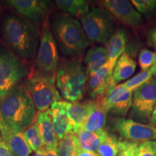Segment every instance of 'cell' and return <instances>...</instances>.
<instances>
[{
	"instance_id": "cell-8",
	"label": "cell",
	"mask_w": 156,
	"mask_h": 156,
	"mask_svg": "<svg viewBox=\"0 0 156 156\" xmlns=\"http://www.w3.org/2000/svg\"><path fill=\"white\" fill-rule=\"evenodd\" d=\"M47 17L42 25L40 45L33 69L44 74H56L58 69L57 44L51 29Z\"/></svg>"
},
{
	"instance_id": "cell-17",
	"label": "cell",
	"mask_w": 156,
	"mask_h": 156,
	"mask_svg": "<svg viewBox=\"0 0 156 156\" xmlns=\"http://www.w3.org/2000/svg\"><path fill=\"white\" fill-rule=\"evenodd\" d=\"M48 110L51 118L52 126L58 140H62L68 134H73V126L62 101L54 103Z\"/></svg>"
},
{
	"instance_id": "cell-23",
	"label": "cell",
	"mask_w": 156,
	"mask_h": 156,
	"mask_svg": "<svg viewBox=\"0 0 156 156\" xmlns=\"http://www.w3.org/2000/svg\"><path fill=\"white\" fill-rule=\"evenodd\" d=\"M108 58L106 48L94 46L87 51L85 57L87 77H90L103 66L108 63Z\"/></svg>"
},
{
	"instance_id": "cell-7",
	"label": "cell",
	"mask_w": 156,
	"mask_h": 156,
	"mask_svg": "<svg viewBox=\"0 0 156 156\" xmlns=\"http://www.w3.org/2000/svg\"><path fill=\"white\" fill-rule=\"evenodd\" d=\"M80 19L85 36L91 42L106 44L116 30L114 18L103 7H93Z\"/></svg>"
},
{
	"instance_id": "cell-3",
	"label": "cell",
	"mask_w": 156,
	"mask_h": 156,
	"mask_svg": "<svg viewBox=\"0 0 156 156\" xmlns=\"http://www.w3.org/2000/svg\"><path fill=\"white\" fill-rule=\"evenodd\" d=\"M51 28L56 44L64 55H80L89 46L80 23L69 15H56Z\"/></svg>"
},
{
	"instance_id": "cell-2",
	"label": "cell",
	"mask_w": 156,
	"mask_h": 156,
	"mask_svg": "<svg viewBox=\"0 0 156 156\" xmlns=\"http://www.w3.org/2000/svg\"><path fill=\"white\" fill-rule=\"evenodd\" d=\"M3 120L12 127L23 132L36 118V109L25 84H20L1 100Z\"/></svg>"
},
{
	"instance_id": "cell-13",
	"label": "cell",
	"mask_w": 156,
	"mask_h": 156,
	"mask_svg": "<svg viewBox=\"0 0 156 156\" xmlns=\"http://www.w3.org/2000/svg\"><path fill=\"white\" fill-rule=\"evenodd\" d=\"M6 3L31 23L44 21L51 9V2L44 0H8Z\"/></svg>"
},
{
	"instance_id": "cell-37",
	"label": "cell",
	"mask_w": 156,
	"mask_h": 156,
	"mask_svg": "<svg viewBox=\"0 0 156 156\" xmlns=\"http://www.w3.org/2000/svg\"><path fill=\"white\" fill-rule=\"evenodd\" d=\"M45 151H46V156H58L57 151H48V150H46V149H45Z\"/></svg>"
},
{
	"instance_id": "cell-30",
	"label": "cell",
	"mask_w": 156,
	"mask_h": 156,
	"mask_svg": "<svg viewBox=\"0 0 156 156\" xmlns=\"http://www.w3.org/2000/svg\"><path fill=\"white\" fill-rule=\"evenodd\" d=\"M139 142L119 140V151L117 156H139Z\"/></svg>"
},
{
	"instance_id": "cell-11",
	"label": "cell",
	"mask_w": 156,
	"mask_h": 156,
	"mask_svg": "<svg viewBox=\"0 0 156 156\" xmlns=\"http://www.w3.org/2000/svg\"><path fill=\"white\" fill-rule=\"evenodd\" d=\"M112 126L114 131L128 141L144 142L156 140V126L150 124L118 117L113 119Z\"/></svg>"
},
{
	"instance_id": "cell-19",
	"label": "cell",
	"mask_w": 156,
	"mask_h": 156,
	"mask_svg": "<svg viewBox=\"0 0 156 156\" xmlns=\"http://www.w3.org/2000/svg\"><path fill=\"white\" fill-rule=\"evenodd\" d=\"M35 122L44 141L45 149L48 151H57L58 140L52 126L49 110L38 112L36 115Z\"/></svg>"
},
{
	"instance_id": "cell-29",
	"label": "cell",
	"mask_w": 156,
	"mask_h": 156,
	"mask_svg": "<svg viewBox=\"0 0 156 156\" xmlns=\"http://www.w3.org/2000/svg\"><path fill=\"white\" fill-rule=\"evenodd\" d=\"M138 62L141 72L150 69L156 63V51L153 52L147 48L142 49L140 52Z\"/></svg>"
},
{
	"instance_id": "cell-1",
	"label": "cell",
	"mask_w": 156,
	"mask_h": 156,
	"mask_svg": "<svg viewBox=\"0 0 156 156\" xmlns=\"http://www.w3.org/2000/svg\"><path fill=\"white\" fill-rule=\"evenodd\" d=\"M2 35L7 47L23 61L37 55L40 44V34L36 27L25 17L7 14L3 17Z\"/></svg>"
},
{
	"instance_id": "cell-42",
	"label": "cell",
	"mask_w": 156,
	"mask_h": 156,
	"mask_svg": "<svg viewBox=\"0 0 156 156\" xmlns=\"http://www.w3.org/2000/svg\"><path fill=\"white\" fill-rule=\"evenodd\" d=\"M154 77H155V79H156V74H155V76H154Z\"/></svg>"
},
{
	"instance_id": "cell-33",
	"label": "cell",
	"mask_w": 156,
	"mask_h": 156,
	"mask_svg": "<svg viewBox=\"0 0 156 156\" xmlns=\"http://www.w3.org/2000/svg\"><path fill=\"white\" fill-rule=\"evenodd\" d=\"M0 156H16L4 142L0 136Z\"/></svg>"
},
{
	"instance_id": "cell-35",
	"label": "cell",
	"mask_w": 156,
	"mask_h": 156,
	"mask_svg": "<svg viewBox=\"0 0 156 156\" xmlns=\"http://www.w3.org/2000/svg\"><path fill=\"white\" fill-rule=\"evenodd\" d=\"M77 156H99V155L97 153H94V152L85 151L80 147L79 150H78V151H77Z\"/></svg>"
},
{
	"instance_id": "cell-6",
	"label": "cell",
	"mask_w": 156,
	"mask_h": 156,
	"mask_svg": "<svg viewBox=\"0 0 156 156\" xmlns=\"http://www.w3.org/2000/svg\"><path fill=\"white\" fill-rule=\"evenodd\" d=\"M28 75L25 62L5 44H0V100L20 85Z\"/></svg>"
},
{
	"instance_id": "cell-20",
	"label": "cell",
	"mask_w": 156,
	"mask_h": 156,
	"mask_svg": "<svg viewBox=\"0 0 156 156\" xmlns=\"http://www.w3.org/2000/svg\"><path fill=\"white\" fill-rule=\"evenodd\" d=\"M136 63L134 58L127 53H123L117 60L113 70L110 83L117 85L124 80L128 79L133 75L136 70Z\"/></svg>"
},
{
	"instance_id": "cell-4",
	"label": "cell",
	"mask_w": 156,
	"mask_h": 156,
	"mask_svg": "<svg viewBox=\"0 0 156 156\" xmlns=\"http://www.w3.org/2000/svg\"><path fill=\"white\" fill-rule=\"evenodd\" d=\"M87 79L86 69L80 62L75 59L62 62L56 73V87L67 102H78L83 99Z\"/></svg>"
},
{
	"instance_id": "cell-12",
	"label": "cell",
	"mask_w": 156,
	"mask_h": 156,
	"mask_svg": "<svg viewBox=\"0 0 156 156\" xmlns=\"http://www.w3.org/2000/svg\"><path fill=\"white\" fill-rule=\"evenodd\" d=\"M101 2L103 8L123 25L135 28L140 26L143 23L142 15L130 2L126 0H105Z\"/></svg>"
},
{
	"instance_id": "cell-34",
	"label": "cell",
	"mask_w": 156,
	"mask_h": 156,
	"mask_svg": "<svg viewBox=\"0 0 156 156\" xmlns=\"http://www.w3.org/2000/svg\"><path fill=\"white\" fill-rule=\"evenodd\" d=\"M147 41L150 46L156 48V26L148 30Z\"/></svg>"
},
{
	"instance_id": "cell-38",
	"label": "cell",
	"mask_w": 156,
	"mask_h": 156,
	"mask_svg": "<svg viewBox=\"0 0 156 156\" xmlns=\"http://www.w3.org/2000/svg\"><path fill=\"white\" fill-rule=\"evenodd\" d=\"M31 156H46V151H45V149L42 150V151L35 153V154H34V155H32Z\"/></svg>"
},
{
	"instance_id": "cell-27",
	"label": "cell",
	"mask_w": 156,
	"mask_h": 156,
	"mask_svg": "<svg viewBox=\"0 0 156 156\" xmlns=\"http://www.w3.org/2000/svg\"><path fill=\"white\" fill-rule=\"evenodd\" d=\"M156 74V63L153 64L152 67L146 71L140 72L139 74L134 76L131 79L128 80L123 85L124 87L133 92L134 90L137 88L138 87L141 86L146 82L149 81L150 80L154 77Z\"/></svg>"
},
{
	"instance_id": "cell-36",
	"label": "cell",
	"mask_w": 156,
	"mask_h": 156,
	"mask_svg": "<svg viewBox=\"0 0 156 156\" xmlns=\"http://www.w3.org/2000/svg\"><path fill=\"white\" fill-rule=\"evenodd\" d=\"M149 124L151 126H156V105L154 107L153 112H152L151 119L149 120Z\"/></svg>"
},
{
	"instance_id": "cell-26",
	"label": "cell",
	"mask_w": 156,
	"mask_h": 156,
	"mask_svg": "<svg viewBox=\"0 0 156 156\" xmlns=\"http://www.w3.org/2000/svg\"><path fill=\"white\" fill-rule=\"evenodd\" d=\"M23 134H24L25 138L28 142V145L35 153L45 149L44 141L41 136L36 122L33 123L28 128L25 129L23 132Z\"/></svg>"
},
{
	"instance_id": "cell-40",
	"label": "cell",
	"mask_w": 156,
	"mask_h": 156,
	"mask_svg": "<svg viewBox=\"0 0 156 156\" xmlns=\"http://www.w3.org/2000/svg\"><path fill=\"white\" fill-rule=\"evenodd\" d=\"M2 119V114H1V100H0V120Z\"/></svg>"
},
{
	"instance_id": "cell-9",
	"label": "cell",
	"mask_w": 156,
	"mask_h": 156,
	"mask_svg": "<svg viewBox=\"0 0 156 156\" xmlns=\"http://www.w3.org/2000/svg\"><path fill=\"white\" fill-rule=\"evenodd\" d=\"M156 105V79L153 77L133 91L130 118L140 123L149 122Z\"/></svg>"
},
{
	"instance_id": "cell-21",
	"label": "cell",
	"mask_w": 156,
	"mask_h": 156,
	"mask_svg": "<svg viewBox=\"0 0 156 156\" xmlns=\"http://www.w3.org/2000/svg\"><path fill=\"white\" fill-rule=\"evenodd\" d=\"M109 133L103 129L99 132H88L82 129L75 134L77 136L80 147L87 152L97 153L101 144L108 137Z\"/></svg>"
},
{
	"instance_id": "cell-18",
	"label": "cell",
	"mask_w": 156,
	"mask_h": 156,
	"mask_svg": "<svg viewBox=\"0 0 156 156\" xmlns=\"http://www.w3.org/2000/svg\"><path fill=\"white\" fill-rule=\"evenodd\" d=\"M127 42L128 35L126 31L123 28H119L115 30L106 43V49L108 58V62L112 72L117 60L124 53Z\"/></svg>"
},
{
	"instance_id": "cell-22",
	"label": "cell",
	"mask_w": 156,
	"mask_h": 156,
	"mask_svg": "<svg viewBox=\"0 0 156 156\" xmlns=\"http://www.w3.org/2000/svg\"><path fill=\"white\" fill-rule=\"evenodd\" d=\"M108 112L100 101H95L94 106L87 116L83 129L88 132H99L103 129L107 122Z\"/></svg>"
},
{
	"instance_id": "cell-10",
	"label": "cell",
	"mask_w": 156,
	"mask_h": 156,
	"mask_svg": "<svg viewBox=\"0 0 156 156\" xmlns=\"http://www.w3.org/2000/svg\"><path fill=\"white\" fill-rule=\"evenodd\" d=\"M132 98L133 92L124 87L123 84L114 85L109 83L99 101L109 114L122 117L125 116L131 108Z\"/></svg>"
},
{
	"instance_id": "cell-31",
	"label": "cell",
	"mask_w": 156,
	"mask_h": 156,
	"mask_svg": "<svg viewBox=\"0 0 156 156\" xmlns=\"http://www.w3.org/2000/svg\"><path fill=\"white\" fill-rule=\"evenodd\" d=\"M131 2L141 15H150L156 11V0H132Z\"/></svg>"
},
{
	"instance_id": "cell-16",
	"label": "cell",
	"mask_w": 156,
	"mask_h": 156,
	"mask_svg": "<svg viewBox=\"0 0 156 156\" xmlns=\"http://www.w3.org/2000/svg\"><path fill=\"white\" fill-rule=\"evenodd\" d=\"M112 73L108 62L88 77L87 89L91 98L98 101L103 97L111 82Z\"/></svg>"
},
{
	"instance_id": "cell-5",
	"label": "cell",
	"mask_w": 156,
	"mask_h": 156,
	"mask_svg": "<svg viewBox=\"0 0 156 156\" xmlns=\"http://www.w3.org/2000/svg\"><path fill=\"white\" fill-rule=\"evenodd\" d=\"M25 85L38 112L48 111L54 103L63 101L56 85V74H44L32 69Z\"/></svg>"
},
{
	"instance_id": "cell-32",
	"label": "cell",
	"mask_w": 156,
	"mask_h": 156,
	"mask_svg": "<svg viewBox=\"0 0 156 156\" xmlns=\"http://www.w3.org/2000/svg\"><path fill=\"white\" fill-rule=\"evenodd\" d=\"M139 156H156V148L153 141L144 142L140 144Z\"/></svg>"
},
{
	"instance_id": "cell-39",
	"label": "cell",
	"mask_w": 156,
	"mask_h": 156,
	"mask_svg": "<svg viewBox=\"0 0 156 156\" xmlns=\"http://www.w3.org/2000/svg\"><path fill=\"white\" fill-rule=\"evenodd\" d=\"M2 12H3V9L2 7V6L0 5V21H1V16H2Z\"/></svg>"
},
{
	"instance_id": "cell-15",
	"label": "cell",
	"mask_w": 156,
	"mask_h": 156,
	"mask_svg": "<svg viewBox=\"0 0 156 156\" xmlns=\"http://www.w3.org/2000/svg\"><path fill=\"white\" fill-rule=\"evenodd\" d=\"M64 108L69 117L71 125L73 126V134H76L83 129L84 124L87 116L90 113L95 104V101H88L85 102H67L62 101Z\"/></svg>"
},
{
	"instance_id": "cell-28",
	"label": "cell",
	"mask_w": 156,
	"mask_h": 156,
	"mask_svg": "<svg viewBox=\"0 0 156 156\" xmlns=\"http://www.w3.org/2000/svg\"><path fill=\"white\" fill-rule=\"evenodd\" d=\"M119 140L114 134L109 133L108 137L99 146L97 153L99 156H117L119 151Z\"/></svg>"
},
{
	"instance_id": "cell-25",
	"label": "cell",
	"mask_w": 156,
	"mask_h": 156,
	"mask_svg": "<svg viewBox=\"0 0 156 156\" xmlns=\"http://www.w3.org/2000/svg\"><path fill=\"white\" fill-rule=\"evenodd\" d=\"M79 148L80 145L75 134H69L58 141V156H77Z\"/></svg>"
},
{
	"instance_id": "cell-24",
	"label": "cell",
	"mask_w": 156,
	"mask_h": 156,
	"mask_svg": "<svg viewBox=\"0 0 156 156\" xmlns=\"http://www.w3.org/2000/svg\"><path fill=\"white\" fill-rule=\"evenodd\" d=\"M54 2L58 9L67 15L80 18L90 11L88 2L84 0H56Z\"/></svg>"
},
{
	"instance_id": "cell-14",
	"label": "cell",
	"mask_w": 156,
	"mask_h": 156,
	"mask_svg": "<svg viewBox=\"0 0 156 156\" xmlns=\"http://www.w3.org/2000/svg\"><path fill=\"white\" fill-rule=\"evenodd\" d=\"M0 136L16 156H30L33 151L25 140L23 132L12 127L3 119L0 120Z\"/></svg>"
},
{
	"instance_id": "cell-41",
	"label": "cell",
	"mask_w": 156,
	"mask_h": 156,
	"mask_svg": "<svg viewBox=\"0 0 156 156\" xmlns=\"http://www.w3.org/2000/svg\"><path fill=\"white\" fill-rule=\"evenodd\" d=\"M153 142H154V145H155V148H156V140H155V141H153Z\"/></svg>"
}]
</instances>
